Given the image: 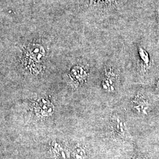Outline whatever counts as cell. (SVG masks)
<instances>
[{
    "label": "cell",
    "mask_w": 159,
    "mask_h": 159,
    "mask_svg": "<svg viewBox=\"0 0 159 159\" xmlns=\"http://www.w3.org/2000/svg\"><path fill=\"white\" fill-rule=\"evenodd\" d=\"M158 85H159V82H158Z\"/></svg>",
    "instance_id": "cell-9"
},
{
    "label": "cell",
    "mask_w": 159,
    "mask_h": 159,
    "mask_svg": "<svg viewBox=\"0 0 159 159\" xmlns=\"http://www.w3.org/2000/svg\"><path fill=\"white\" fill-rule=\"evenodd\" d=\"M140 55H141V57L142 58L143 60H144V61L146 63H148V54H146V52L144 50H141Z\"/></svg>",
    "instance_id": "cell-7"
},
{
    "label": "cell",
    "mask_w": 159,
    "mask_h": 159,
    "mask_svg": "<svg viewBox=\"0 0 159 159\" xmlns=\"http://www.w3.org/2000/svg\"><path fill=\"white\" fill-rule=\"evenodd\" d=\"M71 75L74 80L81 82L85 80L87 75L83 68L79 67H75L71 71Z\"/></svg>",
    "instance_id": "cell-2"
},
{
    "label": "cell",
    "mask_w": 159,
    "mask_h": 159,
    "mask_svg": "<svg viewBox=\"0 0 159 159\" xmlns=\"http://www.w3.org/2000/svg\"><path fill=\"white\" fill-rule=\"evenodd\" d=\"M134 107L138 112L146 114L149 109V105L146 100L139 99L134 102Z\"/></svg>",
    "instance_id": "cell-4"
},
{
    "label": "cell",
    "mask_w": 159,
    "mask_h": 159,
    "mask_svg": "<svg viewBox=\"0 0 159 159\" xmlns=\"http://www.w3.org/2000/svg\"><path fill=\"white\" fill-rule=\"evenodd\" d=\"M114 86L113 81L110 78L104 80L102 81V87L105 90L108 91H114Z\"/></svg>",
    "instance_id": "cell-5"
},
{
    "label": "cell",
    "mask_w": 159,
    "mask_h": 159,
    "mask_svg": "<svg viewBox=\"0 0 159 159\" xmlns=\"http://www.w3.org/2000/svg\"><path fill=\"white\" fill-rule=\"evenodd\" d=\"M112 125L114 130L119 134L125 133V125L123 121L118 117H114L112 119Z\"/></svg>",
    "instance_id": "cell-3"
},
{
    "label": "cell",
    "mask_w": 159,
    "mask_h": 159,
    "mask_svg": "<svg viewBox=\"0 0 159 159\" xmlns=\"http://www.w3.org/2000/svg\"><path fill=\"white\" fill-rule=\"evenodd\" d=\"M146 159V158H141V159Z\"/></svg>",
    "instance_id": "cell-8"
},
{
    "label": "cell",
    "mask_w": 159,
    "mask_h": 159,
    "mask_svg": "<svg viewBox=\"0 0 159 159\" xmlns=\"http://www.w3.org/2000/svg\"><path fill=\"white\" fill-rule=\"evenodd\" d=\"M38 111L43 116H48L54 111V106L50 101L46 99H40L37 105Z\"/></svg>",
    "instance_id": "cell-1"
},
{
    "label": "cell",
    "mask_w": 159,
    "mask_h": 159,
    "mask_svg": "<svg viewBox=\"0 0 159 159\" xmlns=\"http://www.w3.org/2000/svg\"><path fill=\"white\" fill-rule=\"evenodd\" d=\"M86 153L85 150L82 148H78L75 151V159H85Z\"/></svg>",
    "instance_id": "cell-6"
}]
</instances>
